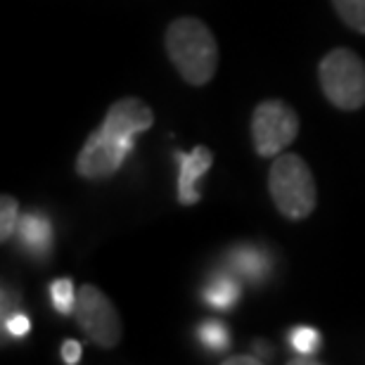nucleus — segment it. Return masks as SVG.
<instances>
[{
  "mask_svg": "<svg viewBox=\"0 0 365 365\" xmlns=\"http://www.w3.org/2000/svg\"><path fill=\"white\" fill-rule=\"evenodd\" d=\"M176 162L180 164L178 202L185 204V207H192V204L200 202V197H202V192L197 190V182H200V178L211 169V164H214V152H211L207 145H197L190 155L176 152Z\"/></svg>",
  "mask_w": 365,
  "mask_h": 365,
  "instance_id": "obj_7",
  "label": "nucleus"
},
{
  "mask_svg": "<svg viewBox=\"0 0 365 365\" xmlns=\"http://www.w3.org/2000/svg\"><path fill=\"white\" fill-rule=\"evenodd\" d=\"M339 19L356 34H365V0H332Z\"/></svg>",
  "mask_w": 365,
  "mask_h": 365,
  "instance_id": "obj_12",
  "label": "nucleus"
},
{
  "mask_svg": "<svg viewBox=\"0 0 365 365\" xmlns=\"http://www.w3.org/2000/svg\"><path fill=\"white\" fill-rule=\"evenodd\" d=\"M318 81L327 102L341 112H356L365 105V62L354 50H330L318 64Z\"/></svg>",
  "mask_w": 365,
  "mask_h": 365,
  "instance_id": "obj_4",
  "label": "nucleus"
},
{
  "mask_svg": "<svg viewBox=\"0 0 365 365\" xmlns=\"http://www.w3.org/2000/svg\"><path fill=\"white\" fill-rule=\"evenodd\" d=\"M204 299L216 309H230L240 299V282H235L232 277H216L214 282L204 287Z\"/></svg>",
  "mask_w": 365,
  "mask_h": 365,
  "instance_id": "obj_9",
  "label": "nucleus"
},
{
  "mask_svg": "<svg viewBox=\"0 0 365 365\" xmlns=\"http://www.w3.org/2000/svg\"><path fill=\"white\" fill-rule=\"evenodd\" d=\"M232 264H235L240 273L250 277V280H261L268 268L266 257H261V252L254 250V247H240V250H235V254H232Z\"/></svg>",
  "mask_w": 365,
  "mask_h": 365,
  "instance_id": "obj_10",
  "label": "nucleus"
},
{
  "mask_svg": "<svg viewBox=\"0 0 365 365\" xmlns=\"http://www.w3.org/2000/svg\"><path fill=\"white\" fill-rule=\"evenodd\" d=\"M155 123V112L140 98L116 100L105 119L83 143L76 157V173L86 180H107L121 169L133 150V138Z\"/></svg>",
  "mask_w": 365,
  "mask_h": 365,
  "instance_id": "obj_1",
  "label": "nucleus"
},
{
  "mask_svg": "<svg viewBox=\"0 0 365 365\" xmlns=\"http://www.w3.org/2000/svg\"><path fill=\"white\" fill-rule=\"evenodd\" d=\"M299 135V116L287 102L266 100L252 114V140L259 157H277Z\"/></svg>",
  "mask_w": 365,
  "mask_h": 365,
  "instance_id": "obj_6",
  "label": "nucleus"
},
{
  "mask_svg": "<svg viewBox=\"0 0 365 365\" xmlns=\"http://www.w3.org/2000/svg\"><path fill=\"white\" fill-rule=\"evenodd\" d=\"M74 318L93 344L100 349H114L121 341V318L112 299L95 284H81L76 292Z\"/></svg>",
  "mask_w": 365,
  "mask_h": 365,
  "instance_id": "obj_5",
  "label": "nucleus"
},
{
  "mask_svg": "<svg viewBox=\"0 0 365 365\" xmlns=\"http://www.w3.org/2000/svg\"><path fill=\"white\" fill-rule=\"evenodd\" d=\"M200 341L202 344H207L209 349H214V351H221V349L228 346V330H225L223 323H218V320H209V323H204L200 327Z\"/></svg>",
  "mask_w": 365,
  "mask_h": 365,
  "instance_id": "obj_14",
  "label": "nucleus"
},
{
  "mask_svg": "<svg viewBox=\"0 0 365 365\" xmlns=\"http://www.w3.org/2000/svg\"><path fill=\"white\" fill-rule=\"evenodd\" d=\"M5 330L12 334V337H24V334L31 332V320L21 313H14L12 318L5 320Z\"/></svg>",
  "mask_w": 365,
  "mask_h": 365,
  "instance_id": "obj_16",
  "label": "nucleus"
},
{
  "mask_svg": "<svg viewBox=\"0 0 365 365\" xmlns=\"http://www.w3.org/2000/svg\"><path fill=\"white\" fill-rule=\"evenodd\" d=\"M19 237L31 250H46L50 245V223L38 214H26L19 218Z\"/></svg>",
  "mask_w": 365,
  "mask_h": 365,
  "instance_id": "obj_8",
  "label": "nucleus"
},
{
  "mask_svg": "<svg viewBox=\"0 0 365 365\" xmlns=\"http://www.w3.org/2000/svg\"><path fill=\"white\" fill-rule=\"evenodd\" d=\"M76 292L71 277H57L50 284V297H53V306L57 313L62 316H74V306H76Z\"/></svg>",
  "mask_w": 365,
  "mask_h": 365,
  "instance_id": "obj_11",
  "label": "nucleus"
},
{
  "mask_svg": "<svg viewBox=\"0 0 365 365\" xmlns=\"http://www.w3.org/2000/svg\"><path fill=\"white\" fill-rule=\"evenodd\" d=\"M289 341L299 354L313 356L320 346V334L318 330H313V327H297V330H292Z\"/></svg>",
  "mask_w": 365,
  "mask_h": 365,
  "instance_id": "obj_15",
  "label": "nucleus"
},
{
  "mask_svg": "<svg viewBox=\"0 0 365 365\" xmlns=\"http://www.w3.org/2000/svg\"><path fill=\"white\" fill-rule=\"evenodd\" d=\"M19 223V202L10 195L0 197V240L7 242L14 230V225Z\"/></svg>",
  "mask_w": 365,
  "mask_h": 365,
  "instance_id": "obj_13",
  "label": "nucleus"
},
{
  "mask_svg": "<svg viewBox=\"0 0 365 365\" xmlns=\"http://www.w3.org/2000/svg\"><path fill=\"white\" fill-rule=\"evenodd\" d=\"M264 361L259 356H250V354H242V356H232V359H225L223 365H261Z\"/></svg>",
  "mask_w": 365,
  "mask_h": 365,
  "instance_id": "obj_18",
  "label": "nucleus"
},
{
  "mask_svg": "<svg viewBox=\"0 0 365 365\" xmlns=\"http://www.w3.org/2000/svg\"><path fill=\"white\" fill-rule=\"evenodd\" d=\"M268 192L277 211L289 221L309 218L318 202L311 166L299 155H289V152L273 157V166L268 171Z\"/></svg>",
  "mask_w": 365,
  "mask_h": 365,
  "instance_id": "obj_3",
  "label": "nucleus"
},
{
  "mask_svg": "<svg viewBox=\"0 0 365 365\" xmlns=\"http://www.w3.org/2000/svg\"><path fill=\"white\" fill-rule=\"evenodd\" d=\"M166 53L190 86H207L218 69V43L197 17H180L166 29Z\"/></svg>",
  "mask_w": 365,
  "mask_h": 365,
  "instance_id": "obj_2",
  "label": "nucleus"
},
{
  "mask_svg": "<svg viewBox=\"0 0 365 365\" xmlns=\"http://www.w3.org/2000/svg\"><path fill=\"white\" fill-rule=\"evenodd\" d=\"M81 354H83V349L74 339H67L62 344V361L67 365H76L78 361H81Z\"/></svg>",
  "mask_w": 365,
  "mask_h": 365,
  "instance_id": "obj_17",
  "label": "nucleus"
}]
</instances>
